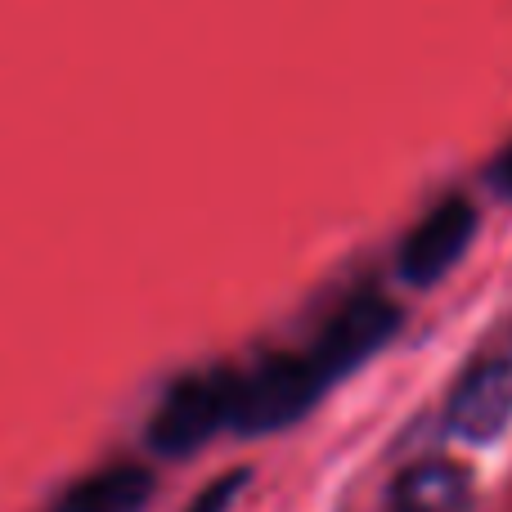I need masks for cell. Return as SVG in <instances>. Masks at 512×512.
I'll list each match as a JSON object with an SVG mask.
<instances>
[{"label":"cell","mask_w":512,"mask_h":512,"mask_svg":"<svg viewBox=\"0 0 512 512\" xmlns=\"http://www.w3.org/2000/svg\"><path fill=\"white\" fill-rule=\"evenodd\" d=\"M481 230V212L468 194H450L436 207H427V216L405 234L400 243V279L414 288H432L441 283L454 265L468 256L472 239Z\"/></svg>","instance_id":"3957f363"},{"label":"cell","mask_w":512,"mask_h":512,"mask_svg":"<svg viewBox=\"0 0 512 512\" xmlns=\"http://www.w3.org/2000/svg\"><path fill=\"white\" fill-rule=\"evenodd\" d=\"M396 328H400L396 301L378 297V292H360V297H351L328 319V328L319 333V342L310 346V355H315L319 369L337 382V378H346L355 364L369 360L373 351H382Z\"/></svg>","instance_id":"5b68a950"},{"label":"cell","mask_w":512,"mask_h":512,"mask_svg":"<svg viewBox=\"0 0 512 512\" xmlns=\"http://www.w3.org/2000/svg\"><path fill=\"white\" fill-rule=\"evenodd\" d=\"M243 486H248V472H225V477L212 481V486H207L185 512H230L234 499L243 495Z\"/></svg>","instance_id":"ba28073f"},{"label":"cell","mask_w":512,"mask_h":512,"mask_svg":"<svg viewBox=\"0 0 512 512\" xmlns=\"http://www.w3.org/2000/svg\"><path fill=\"white\" fill-rule=\"evenodd\" d=\"M234 423V378L230 373H194L162 396L149 418V445L158 454H194L216 432Z\"/></svg>","instance_id":"7a4b0ae2"},{"label":"cell","mask_w":512,"mask_h":512,"mask_svg":"<svg viewBox=\"0 0 512 512\" xmlns=\"http://www.w3.org/2000/svg\"><path fill=\"white\" fill-rule=\"evenodd\" d=\"M333 387L319 360L310 351L297 355H274L248 378H234V432L243 436H265L279 427L297 423L324 391Z\"/></svg>","instance_id":"6da1fadb"},{"label":"cell","mask_w":512,"mask_h":512,"mask_svg":"<svg viewBox=\"0 0 512 512\" xmlns=\"http://www.w3.org/2000/svg\"><path fill=\"white\" fill-rule=\"evenodd\" d=\"M486 180H490V189H495L499 198H512V140L495 153V162L486 167Z\"/></svg>","instance_id":"9c48e42d"},{"label":"cell","mask_w":512,"mask_h":512,"mask_svg":"<svg viewBox=\"0 0 512 512\" xmlns=\"http://www.w3.org/2000/svg\"><path fill=\"white\" fill-rule=\"evenodd\" d=\"M153 499V477L140 463H108L81 477L54 499L50 512H144Z\"/></svg>","instance_id":"52a82bcc"},{"label":"cell","mask_w":512,"mask_h":512,"mask_svg":"<svg viewBox=\"0 0 512 512\" xmlns=\"http://www.w3.org/2000/svg\"><path fill=\"white\" fill-rule=\"evenodd\" d=\"M445 423L450 436L468 445H490L495 436H504L512 423V351L481 355L463 369L445 405Z\"/></svg>","instance_id":"277c9868"},{"label":"cell","mask_w":512,"mask_h":512,"mask_svg":"<svg viewBox=\"0 0 512 512\" xmlns=\"http://www.w3.org/2000/svg\"><path fill=\"white\" fill-rule=\"evenodd\" d=\"M477 486L463 463L423 459L391 481L387 512H472Z\"/></svg>","instance_id":"8992f818"}]
</instances>
